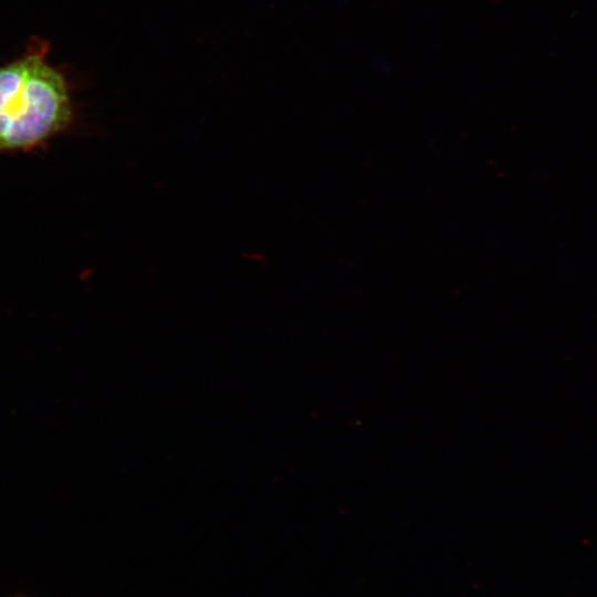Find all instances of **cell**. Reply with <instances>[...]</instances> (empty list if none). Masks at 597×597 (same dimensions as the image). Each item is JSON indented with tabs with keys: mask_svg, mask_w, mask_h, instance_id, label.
I'll use <instances>...</instances> for the list:
<instances>
[{
	"mask_svg": "<svg viewBox=\"0 0 597 597\" xmlns=\"http://www.w3.org/2000/svg\"><path fill=\"white\" fill-rule=\"evenodd\" d=\"M49 48L33 38L22 55L0 66V153L39 147L72 122L70 87L48 62Z\"/></svg>",
	"mask_w": 597,
	"mask_h": 597,
	"instance_id": "cell-1",
	"label": "cell"
}]
</instances>
